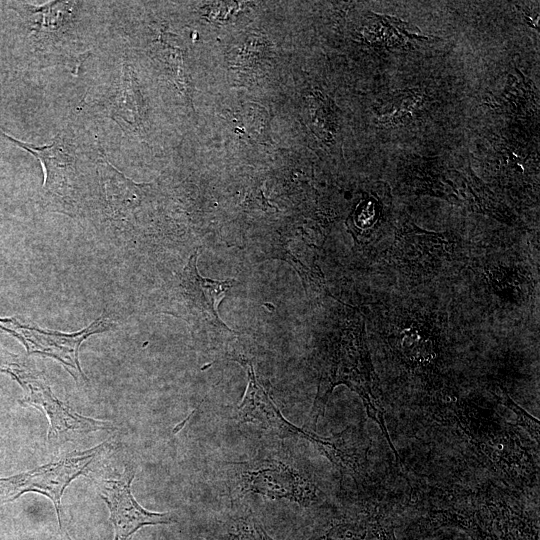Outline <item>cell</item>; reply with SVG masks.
Returning a JSON list of instances; mask_svg holds the SVG:
<instances>
[{"mask_svg":"<svg viewBox=\"0 0 540 540\" xmlns=\"http://www.w3.org/2000/svg\"><path fill=\"white\" fill-rule=\"evenodd\" d=\"M341 384L360 396L367 415L378 424L398 459L386 427L383 396L365 341L363 322L344 328L326 349L311 412L315 426L324 414L333 389Z\"/></svg>","mask_w":540,"mask_h":540,"instance_id":"cell-1","label":"cell"},{"mask_svg":"<svg viewBox=\"0 0 540 540\" xmlns=\"http://www.w3.org/2000/svg\"><path fill=\"white\" fill-rule=\"evenodd\" d=\"M0 371L11 374L27 391L22 404L40 408L47 415L50 427L48 440L61 444L98 430H110L115 426L111 422L84 417L74 412L61 402L52 392L45 377L21 364L3 365Z\"/></svg>","mask_w":540,"mask_h":540,"instance_id":"cell-2","label":"cell"},{"mask_svg":"<svg viewBox=\"0 0 540 540\" xmlns=\"http://www.w3.org/2000/svg\"><path fill=\"white\" fill-rule=\"evenodd\" d=\"M108 441L96 447L65 455L56 462L7 478H0V496L4 502L14 501L26 492L47 496L54 504L58 524L62 525L61 498L72 480L85 473L88 466L107 448Z\"/></svg>","mask_w":540,"mask_h":540,"instance_id":"cell-3","label":"cell"},{"mask_svg":"<svg viewBox=\"0 0 540 540\" xmlns=\"http://www.w3.org/2000/svg\"><path fill=\"white\" fill-rule=\"evenodd\" d=\"M112 326L110 318L103 315L85 329L68 334L24 326L14 319H0V329L17 337L29 354L37 353L57 359L75 379L81 377L85 380L79 363L80 345L90 335L109 330Z\"/></svg>","mask_w":540,"mask_h":540,"instance_id":"cell-4","label":"cell"},{"mask_svg":"<svg viewBox=\"0 0 540 540\" xmlns=\"http://www.w3.org/2000/svg\"><path fill=\"white\" fill-rule=\"evenodd\" d=\"M133 469L126 468L119 479L98 483L100 497L110 510L114 527V540H131L134 533L147 525L171 524L176 516L171 513H155L144 509L131 493Z\"/></svg>","mask_w":540,"mask_h":540,"instance_id":"cell-5","label":"cell"},{"mask_svg":"<svg viewBox=\"0 0 540 540\" xmlns=\"http://www.w3.org/2000/svg\"><path fill=\"white\" fill-rule=\"evenodd\" d=\"M241 489L269 497H286L304 501L313 493L312 485L291 467L274 460H260L242 464Z\"/></svg>","mask_w":540,"mask_h":540,"instance_id":"cell-6","label":"cell"},{"mask_svg":"<svg viewBox=\"0 0 540 540\" xmlns=\"http://www.w3.org/2000/svg\"><path fill=\"white\" fill-rule=\"evenodd\" d=\"M197 251L189 258L179 281L180 293L190 311L206 318L212 324L232 332L219 318L217 308L234 279L213 280L202 277L197 270Z\"/></svg>","mask_w":540,"mask_h":540,"instance_id":"cell-7","label":"cell"},{"mask_svg":"<svg viewBox=\"0 0 540 540\" xmlns=\"http://www.w3.org/2000/svg\"><path fill=\"white\" fill-rule=\"evenodd\" d=\"M247 370L248 385L238 407V417L245 422L259 424L282 437L302 436L309 440L311 432L298 428L279 411L268 393L258 382L250 361H241Z\"/></svg>","mask_w":540,"mask_h":540,"instance_id":"cell-8","label":"cell"},{"mask_svg":"<svg viewBox=\"0 0 540 540\" xmlns=\"http://www.w3.org/2000/svg\"><path fill=\"white\" fill-rule=\"evenodd\" d=\"M2 134L40 160L46 172L43 187L46 194H49L54 201L63 203L65 206L73 202V196L71 195L74 191L72 160L63 152L62 147L57 145V142L50 146L35 147L21 142L4 132Z\"/></svg>","mask_w":540,"mask_h":540,"instance_id":"cell-9","label":"cell"},{"mask_svg":"<svg viewBox=\"0 0 540 540\" xmlns=\"http://www.w3.org/2000/svg\"><path fill=\"white\" fill-rule=\"evenodd\" d=\"M317 540H397L392 519L379 511L344 517Z\"/></svg>","mask_w":540,"mask_h":540,"instance_id":"cell-10","label":"cell"},{"mask_svg":"<svg viewBox=\"0 0 540 540\" xmlns=\"http://www.w3.org/2000/svg\"><path fill=\"white\" fill-rule=\"evenodd\" d=\"M440 525H453L462 528L472 540H495L491 528L484 520L470 514L446 512L442 514Z\"/></svg>","mask_w":540,"mask_h":540,"instance_id":"cell-11","label":"cell"},{"mask_svg":"<svg viewBox=\"0 0 540 540\" xmlns=\"http://www.w3.org/2000/svg\"><path fill=\"white\" fill-rule=\"evenodd\" d=\"M230 540H274L253 517L240 518Z\"/></svg>","mask_w":540,"mask_h":540,"instance_id":"cell-12","label":"cell"},{"mask_svg":"<svg viewBox=\"0 0 540 540\" xmlns=\"http://www.w3.org/2000/svg\"><path fill=\"white\" fill-rule=\"evenodd\" d=\"M498 400L511 409L519 420V424L527 430L533 439L539 441V421L519 407L512 399L502 392L501 396H497Z\"/></svg>","mask_w":540,"mask_h":540,"instance_id":"cell-13","label":"cell"}]
</instances>
